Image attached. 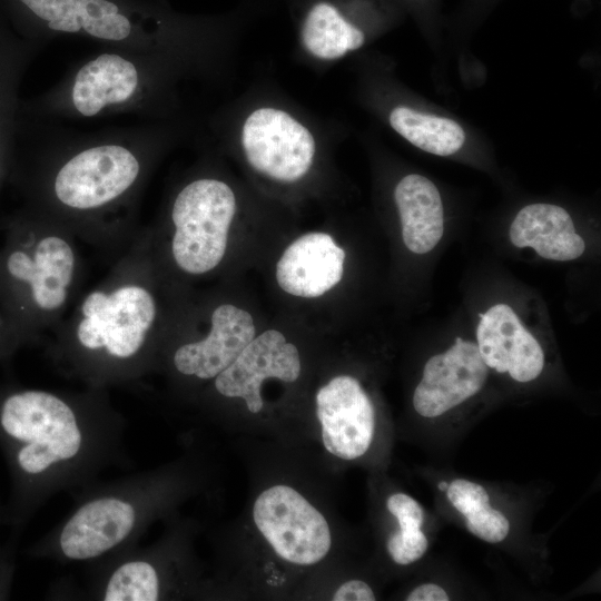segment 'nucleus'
Masks as SVG:
<instances>
[{"label": "nucleus", "mask_w": 601, "mask_h": 601, "mask_svg": "<svg viewBox=\"0 0 601 601\" xmlns=\"http://www.w3.org/2000/svg\"><path fill=\"white\" fill-rule=\"evenodd\" d=\"M437 486L440 491H446L449 484L445 481H441Z\"/></svg>", "instance_id": "27"}, {"label": "nucleus", "mask_w": 601, "mask_h": 601, "mask_svg": "<svg viewBox=\"0 0 601 601\" xmlns=\"http://www.w3.org/2000/svg\"><path fill=\"white\" fill-rule=\"evenodd\" d=\"M345 252L326 233L313 231L298 237L276 265L279 287L294 296L318 297L343 277Z\"/></svg>", "instance_id": "15"}, {"label": "nucleus", "mask_w": 601, "mask_h": 601, "mask_svg": "<svg viewBox=\"0 0 601 601\" xmlns=\"http://www.w3.org/2000/svg\"><path fill=\"white\" fill-rule=\"evenodd\" d=\"M387 510L397 519L400 529L421 528L424 521L422 506L404 493L392 494L386 502Z\"/></svg>", "instance_id": "24"}, {"label": "nucleus", "mask_w": 601, "mask_h": 601, "mask_svg": "<svg viewBox=\"0 0 601 601\" xmlns=\"http://www.w3.org/2000/svg\"><path fill=\"white\" fill-rule=\"evenodd\" d=\"M0 7L17 33L47 45L79 37L174 67L201 52L198 29L157 0H0Z\"/></svg>", "instance_id": "4"}, {"label": "nucleus", "mask_w": 601, "mask_h": 601, "mask_svg": "<svg viewBox=\"0 0 601 601\" xmlns=\"http://www.w3.org/2000/svg\"><path fill=\"white\" fill-rule=\"evenodd\" d=\"M255 337L252 315L234 305L217 306L208 333L178 345L171 355L175 371L198 381L214 380L225 371Z\"/></svg>", "instance_id": "13"}, {"label": "nucleus", "mask_w": 601, "mask_h": 601, "mask_svg": "<svg viewBox=\"0 0 601 601\" xmlns=\"http://www.w3.org/2000/svg\"><path fill=\"white\" fill-rule=\"evenodd\" d=\"M106 391L29 388L2 400L0 430L14 446L30 509L127 462L126 421Z\"/></svg>", "instance_id": "2"}, {"label": "nucleus", "mask_w": 601, "mask_h": 601, "mask_svg": "<svg viewBox=\"0 0 601 601\" xmlns=\"http://www.w3.org/2000/svg\"><path fill=\"white\" fill-rule=\"evenodd\" d=\"M394 199L405 246L415 254L432 250L444 233V209L434 183L422 175H407L396 185Z\"/></svg>", "instance_id": "17"}, {"label": "nucleus", "mask_w": 601, "mask_h": 601, "mask_svg": "<svg viewBox=\"0 0 601 601\" xmlns=\"http://www.w3.org/2000/svg\"><path fill=\"white\" fill-rule=\"evenodd\" d=\"M476 339L480 355L490 368L509 373L520 383L535 380L544 367V353L536 338L506 304L479 314Z\"/></svg>", "instance_id": "14"}, {"label": "nucleus", "mask_w": 601, "mask_h": 601, "mask_svg": "<svg viewBox=\"0 0 601 601\" xmlns=\"http://www.w3.org/2000/svg\"><path fill=\"white\" fill-rule=\"evenodd\" d=\"M316 414L324 446L331 454L351 461L367 452L374 436L375 411L355 377L339 375L322 386L316 394Z\"/></svg>", "instance_id": "10"}, {"label": "nucleus", "mask_w": 601, "mask_h": 601, "mask_svg": "<svg viewBox=\"0 0 601 601\" xmlns=\"http://www.w3.org/2000/svg\"><path fill=\"white\" fill-rule=\"evenodd\" d=\"M240 145L254 170L282 183L302 179L316 154L312 131L289 112L275 107L256 108L245 118Z\"/></svg>", "instance_id": "8"}, {"label": "nucleus", "mask_w": 601, "mask_h": 601, "mask_svg": "<svg viewBox=\"0 0 601 601\" xmlns=\"http://www.w3.org/2000/svg\"><path fill=\"white\" fill-rule=\"evenodd\" d=\"M407 601H447L445 590L434 583H424L413 589L406 597Z\"/></svg>", "instance_id": "26"}, {"label": "nucleus", "mask_w": 601, "mask_h": 601, "mask_svg": "<svg viewBox=\"0 0 601 601\" xmlns=\"http://www.w3.org/2000/svg\"><path fill=\"white\" fill-rule=\"evenodd\" d=\"M300 374L297 347L287 343L276 329L255 336L236 359L214 378L215 390L225 397H240L252 413H258L264 402L262 383L266 378L295 382Z\"/></svg>", "instance_id": "12"}, {"label": "nucleus", "mask_w": 601, "mask_h": 601, "mask_svg": "<svg viewBox=\"0 0 601 601\" xmlns=\"http://www.w3.org/2000/svg\"><path fill=\"white\" fill-rule=\"evenodd\" d=\"M155 125L76 131L18 111L11 165L33 209L90 244H130L147 178L170 140Z\"/></svg>", "instance_id": "1"}, {"label": "nucleus", "mask_w": 601, "mask_h": 601, "mask_svg": "<svg viewBox=\"0 0 601 601\" xmlns=\"http://www.w3.org/2000/svg\"><path fill=\"white\" fill-rule=\"evenodd\" d=\"M467 530L489 543L503 541L510 532V522L506 516L491 505L465 516Z\"/></svg>", "instance_id": "21"}, {"label": "nucleus", "mask_w": 601, "mask_h": 601, "mask_svg": "<svg viewBox=\"0 0 601 601\" xmlns=\"http://www.w3.org/2000/svg\"><path fill=\"white\" fill-rule=\"evenodd\" d=\"M447 500L464 516L490 505L486 490L465 479L453 480L446 489Z\"/></svg>", "instance_id": "23"}, {"label": "nucleus", "mask_w": 601, "mask_h": 601, "mask_svg": "<svg viewBox=\"0 0 601 601\" xmlns=\"http://www.w3.org/2000/svg\"><path fill=\"white\" fill-rule=\"evenodd\" d=\"M390 125L415 147L437 156H450L465 142L463 128L454 120L397 106L390 112Z\"/></svg>", "instance_id": "19"}, {"label": "nucleus", "mask_w": 601, "mask_h": 601, "mask_svg": "<svg viewBox=\"0 0 601 601\" xmlns=\"http://www.w3.org/2000/svg\"><path fill=\"white\" fill-rule=\"evenodd\" d=\"M427 539L420 529H400L386 543L387 551L397 564L406 565L421 559L427 550Z\"/></svg>", "instance_id": "22"}, {"label": "nucleus", "mask_w": 601, "mask_h": 601, "mask_svg": "<svg viewBox=\"0 0 601 601\" xmlns=\"http://www.w3.org/2000/svg\"><path fill=\"white\" fill-rule=\"evenodd\" d=\"M562 231H575L569 213L552 204H531L523 207L510 226V240L519 248L534 239L555 235Z\"/></svg>", "instance_id": "20"}, {"label": "nucleus", "mask_w": 601, "mask_h": 601, "mask_svg": "<svg viewBox=\"0 0 601 601\" xmlns=\"http://www.w3.org/2000/svg\"><path fill=\"white\" fill-rule=\"evenodd\" d=\"M148 237L136 234L108 275L52 329L48 355L87 387L140 380L152 365L160 307Z\"/></svg>", "instance_id": "3"}, {"label": "nucleus", "mask_w": 601, "mask_h": 601, "mask_svg": "<svg viewBox=\"0 0 601 601\" xmlns=\"http://www.w3.org/2000/svg\"><path fill=\"white\" fill-rule=\"evenodd\" d=\"M489 367L477 344L456 337L444 353L432 356L413 395V406L423 417L433 418L462 404L484 386Z\"/></svg>", "instance_id": "11"}, {"label": "nucleus", "mask_w": 601, "mask_h": 601, "mask_svg": "<svg viewBox=\"0 0 601 601\" xmlns=\"http://www.w3.org/2000/svg\"><path fill=\"white\" fill-rule=\"evenodd\" d=\"M300 38L304 48L321 60H335L361 48L364 33L332 4L319 2L307 12Z\"/></svg>", "instance_id": "18"}, {"label": "nucleus", "mask_w": 601, "mask_h": 601, "mask_svg": "<svg viewBox=\"0 0 601 601\" xmlns=\"http://www.w3.org/2000/svg\"><path fill=\"white\" fill-rule=\"evenodd\" d=\"M253 518L274 551L290 563H317L331 549L327 521L290 486L275 485L262 492L254 503Z\"/></svg>", "instance_id": "9"}, {"label": "nucleus", "mask_w": 601, "mask_h": 601, "mask_svg": "<svg viewBox=\"0 0 601 601\" xmlns=\"http://www.w3.org/2000/svg\"><path fill=\"white\" fill-rule=\"evenodd\" d=\"M46 46L20 36L0 16V179L12 161L21 81Z\"/></svg>", "instance_id": "16"}, {"label": "nucleus", "mask_w": 601, "mask_h": 601, "mask_svg": "<svg viewBox=\"0 0 601 601\" xmlns=\"http://www.w3.org/2000/svg\"><path fill=\"white\" fill-rule=\"evenodd\" d=\"M334 601H373L372 588L362 580H349L343 583L333 595Z\"/></svg>", "instance_id": "25"}, {"label": "nucleus", "mask_w": 601, "mask_h": 601, "mask_svg": "<svg viewBox=\"0 0 601 601\" xmlns=\"http://www.w3.org/2000/svg\"><path fill=\"white\" fill-rule=\"evenodd\" d=\"M22 238L6 256L4 270L18 288L30 331H52L79 288L82 265L76 236L53 219L28 210Z\"/></svg>", "instance_id": "6"}, {"label": "nucleus", "mask_w": 601, "mask_h": 601, "mask_svg": "<svg viewBox=\"0 0 601 601\" xmlns=\"http://www.w3.org/2000/svg\"><path fill=\"white\" fill-rule=\"evenodd\" d=\"M236 213V196L225 181L198 176L175 194L168 210L170 256L188 275L211 272L223 260Z\"/></svg>", "instance_id": "7"}, {"label": "nucleus", "mask_w": 601, "mask_h": 601, "mask_svg": "<svg viewBox=\"0 0 601 601\" xmlns=\"http://www.w3.org/2000/svg\"><path fill=\"white\" fill-rule=\"evenodd\" d=\"M171 69L150 56L104 48L76 62L48 90L20 100L19 111L55 121L124 114L158 117L174 100Z\"/></svg>", "instance_id": "5"}]
</instances>
